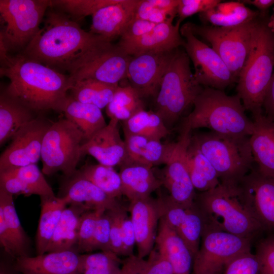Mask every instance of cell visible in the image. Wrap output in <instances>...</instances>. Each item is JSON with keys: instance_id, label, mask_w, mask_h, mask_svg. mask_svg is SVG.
Masks as SVG:
<instances>
[{"instance_id": "7", "label": "cell", "mask_w": 274, "mask_h": 274, "mask_svg": "<svg viewBox=\"0 0 274 274\" xmlns=\"http://www.w3.org/2000/svg\"><path fill=\"white\" fill-rule=\"evenodd\" d=\"M249 137L237 138L212 131L191 135L216 170L220 182L238 183L254 167Z\"/></svg>"}, {"instance_id": "9", "label": "cell", "mask_w": 274, "mask_h": 274, "mask_svg": "<svg viewBox=\"0 0 274 274\" xmlns=\"http://www.w3.org/2000/svg\"><path fill=\"white\" fill-rule=\"evenodd\" d=\"M84 141L82 132L65 118L52 122L43 140L42 173L51 175L61 172L65 177L73 175L82 158L81 147Z\"/></svg>"}, {"instance_id": "15", "label": "cell", "mask_w": 274, "mask_h": 274, "mask_svg": "<svg viewBox=\"0 0 274 274\" xmlns=\"http://www.w3.org/2000/svg\"><path fill=\"white\" fill-rule=\"evenodd\" d=\"M176 50L131 56L126 78L141 97L158 93L162 78Z\"/></svg>"}, {"instance_id": "51", "label": "cell", "mask_w": 274, "mask_h": 274, "mask_svg": "<svg viewBox=\"0 0 274 274\" xmlns=\"http://www.w3.org/2000/svg\"><path fill=\"white\" fill-rule=\"evenodd\" d=\"M127 210L123 214L122 223V239L123 245V256L129 257L133 255V249L136 245L135 236L133 225Z\"/></svg>"}, {"instance_id": "20", "label": "cell", "mask_w": 274, "mask_h": 274, "mask_svg": "<svg viewBox=\"0 0 274 274\" xmlns=\"http://www.w3.org/2000/svg\"><path fill=\"white\" fill-rule=\"evenodd\" d=\"M14 268L21 274H81V254L71 250L21 256Z\"/></svg>"}, {"instance_id": "33", "label": "cell", "mask_w": 274, "mask_h": 274, "mask_svg": "<svg viewBox=\"0 0 274 274\" xmlns=\"http://www.w3.org/2000/svg\"><path fill=\"white\" fill-rule=\"evenodd\" d=\"M188 172L195 190L208 191L220 183L218 175L197 145L191 140L186 152Z\"/></svg>"}, {"instance_id": "27", "label": "cell", "mask_w": 274, "mask_h": 274, "mask_svg": "<svg viewBox=\"0 0 274 274\" xmlns=\"http://www.w3.org/2000/svg\"><path fill=\"white\" fill-rule=\"evenodd\" d=\"M123 195L129 201L145 198L162 185V183L154 174L152 167L131 164L121 167L119 173Z\"/></svg>"}, {"instance_id": "19", "label": "cell", "mask_w": 274, "mask_h": 274, "mask_svg": "<svg viewBox=\"0 0 274 274\" xmlns=\"http://www.w3.org/2000/svg\"><path fill=\"white\" fill-rule=\"evenodd\" d=\"M128 211L135 233L137 256L145 258L155 244L160 218L157 200L150 196L131 201Z\"/></svg>"}, {"instance_id": "4", "label": "cell", "mask_w": 274, "mask_h": 274, "mask_svg": "<svg viewBox=\"0 0 274 274\" xmlns=\"http://www.w3.org/2000/svg\"><path fill=\"white\" fill-rule=\"evenodd\" d=\"M193 111L183 119L180 130L192 131L207 128L220 134L250 136L254 123L246 115L239 96L226 95L222 90L204 87L194 100Z\"/></svg>"}, {"instance_id": "48", "label": "cell", "mask_w": 274, "mask_h": 274, "mask_svg": "<svg viewBox=\"0 0 274 274\" xmlns=\"http://www.w3.org/2000/svg\"><path fill=\"white\" fill-rule=\"evenodd\" d=\"M221 2L219 0H179L177 8L178 21L181 23L188 17L213 9Z\"/></svg>"}, {"instance_id": "35", "label": "cell", "mask_w": 274, "mask_h": 274, "mask_svg": "<svg viewBox=\"0 0 274 274\" xmlns=\"http://www.w3.org/2000/svg\"><path fill=\"white\" fill-rule=\"evenodd\" d=\"M122 123L124 133L161 141L170 133L169 128L157 113L144 109Z\"/></svg>"}, {"instance_id": "42", "label": "cell", "mask_w": 274, "mask_h": 274, "mask_svg": "<svg viewBox=\"0 0 274 274\" xmlns=\"http://www.w3.org/2000/svg\"><path fill=\"white\" fill-rule=\"evenodd\" d=\"M9 170H12L21 180L31 195H38L40 198L55 196L52 187L45 179L44 174L36 164Z\"/></svg>"}, {"instance_id": "34", "label": "cell", "mask_w": 274, "mask_h": 274, "mask_svg": "<svg viewBox=\"0 0 274 274\" xmlns=\"http://www.w3.org/2000/svg\"><path fill=\"white\" fill-rule=\"evenodd\" d=\"M0 211L3 213L12 245L15 259L28 253L29 239L20 222L13 196L0 189Z\"/></svg>"}, {"instance_id": "6", "label": "cell", "mask_w": 274, "mask_h": 274, "mask_svg": "<svg viewBox=\"0 0 274 274\" xmlns=\"http://www.w3.org/2000/svg\"><path fill=\"white\" fill-rule=\"evenodd\" d=\"M203 89L194 79L188 55L178 48L162 78L155 112L168 128L193 105Z\"/></svg>"}, {"instance_id": "45", "label": "cell", "mask_w": 274, "mask_h": 274, "mask_svg": "<svg viewBox=\"0 0 274 274\" xmlns=\"http://www.w3.org/2000/svg\"><path fill=\"white\" fill-rule=\"evenodd\" d=\"M111 221L108 210L102 211L98 217L93 238L90 248V252L95 250H111Z\"/></svg>"}, {"instance_id": "22", "label": "cell", "mask_w": 274, "mask_h": 274, "mask_svg": "<svg viewBox=\"0 0 274 274\" xmlns=\"http://www.w3.org/2000/svg\"><path fill=\"white\" fill-rule=\"evenodd\" d=\"M173 19L156 24L148 33L141 37L118 44L129 55L134 56L146 52L171 51L184 46L185 41L181 37L180 25Z\"/></svg>"}, {"instance_id": "24", "label": "cell", "mask_w": 274, "mask_h": 274, "mask_svg": "<svg viewBox=\"0 0 274 274\" xmlns=\"http://www.w3.org/2000/svg\"><path fill=\"white\" fill-rule=\"evenodd\" d=\"M253 116L249 143L255 166L261 174L274 177V121L263 112Z\"/></svg>"}, {"instance_id": "21", "label": "cell", "mask_w": 274, "mask_h": 274, "mask_svg": "<svg viewBox=\"0 0 274 274\" xmlns=\"http://www.w3.org/2000/svg\"><path fill=\"white\" fill-rule=\"evenodd\" d=\"M58 197L63 198L67 205L80 206L89 211L111 210L120 204L117 199L109 196L77 170L66 177Z\"/></svg>"}, {"instance_id": "50", "label": "cell", "mask_w": 274, "mask_h": 274, "mask_svg": "<svg viewBox=\"0 0 274 274\" xmlns=\"http://www.w3.org/2000/svg\"><path fill=\"white\" fill-rule=\"evenodd\" d=\"M155 25V24L149 21L134 17L122 32L120 42L138 39L150 31Z\"/></svg>"}, {"instance_id": "26", "label": "cell", "mask_w": 274, "mask_h": 274, "mask_svg": "<svg viewBox=\"0 0 274 274\" xmlns=\"http://www.w3.org/2000/svg\"><path fill=\"white\" fill-rule=\"evenodd\" d=\"M124 134L127 152V160L124 166L138 164L153 167L165 164L172 143L163 144L161 141L141 135Z\"/></svg>"}, {"instance_id": "17", "label": "cell", "mask_w": 274, "mask_h": 274, "mask_svg": "<svg viewBox=\"0 0 274 274\" xmlns=\"http://www.w3.org/2000/svg\"><path fill=\"white\" fill-rule=\"evenodd\" d=\"M247 206L263 231L274 234V177L254 167L239 182Z\"/></svg>"}, {"instance_id": "16", "label": "cell", "mask_w": 274, "mask_h": 274, "mask_svg": "<svg viewBox=\"0 0 274 274\" xmlns=\"http://www.w3.org/2000/svg\"><path fill=\"white\" fill-rule=\"evenodd\" d=\"M131 56L118 44L108 43L96 52L82 67L70 75L74 81L91 79L102 83L118 85L126 78Z\"/></svg>"}, {"instance_id": "36", "label": "cell", "mask_w": 274, "mask_h": 274, "mask_svg": "<svg viewBox=\"0 0 274 274\" xmlns=\"http://www.w3.org/2000/svg\"><path fill=\"white\" fill-rule=\"evenodd\" d=\"M118 85L85 79L74 82L70 96L81 102L95 106L101 110L112 100Z\"/></svg>"}, {"instance_id": "47", "label": "cell", "mask_w": 274, "mask_h": 274, "mask_svg": "<svg viewBox=\"0 0 274 274\" xmlns=\"http://www.w3.org/2000/svg\"><path fill=\"white\" fill-rule=\"evenodd\" d=\"M126 210L120 204L108 210L111 221V250L119 256H123L121 223Z\"/></svg>"}, {"instance_id": "29", "label": "cell", "mask_w": 274, "mask_h": 274, "mask_svg": "<svg viewBox=\"0 0 274 274\" xmlns=\"http://www.w3.org/2000/svg\"><path fill=\"white\" fill-rule=\"evenodd\" d=\"M62 112L65 118L74 123L82 132L84 141L91 138L107 125L100 109L93 105L76 100L70 96Z\"/></svg>"}, {"instance_id": "38", "label": "cell", "mask_w": 274, "mask_h": 274, "mask_svg": "<svg viewBox=\"0 0 274 274\" xmlns=\"http://www.w3.org/2000/svg\"><path fill=\"white\" fill-rule=\"evenodd\" d=\"M106 113L111 119L124 121L144 109L141 97L130 85L118 86L112 100L106 107Z\"/></svg>"}, {"instance_id": "44", "label": "cell", "mask_w": 274, "mask_h": 274, "mask_svg": "<svg viewBox=\"0 0 274 274\" xmlns=\"http://www.w3.org/2000/svg\"><path fill=\"white\" fill-rule=\"evenodd\" d=\"M255 255L259 266V274H274V234H269L258 241Z\"/></svg>"}, {"instance_id": "49", "label": "cell", "mask_w": 274, "mask_h": 274, "mask_svg": "<svg viewBox=\"0 0 274 274\" xmlns=\"http://www.w3.org/2000/svg\"><path fill=\"white\" fill-rule=\"evenodd\" d=\"M0 189L13 196L31 195L24 183L12 170L0 171Z\"/></svg>"}, {"instance_id": "40", "label": "cell", "mask_w": 274, "mask_h": 274, "mask_svg": "<svg viewBox=\"0 0 274 274\" xmlns=\"http://www.w3.org/2000/svg\"><path fill=\"white\" fill-rule=\"evenodd\" d=\"M122 261L111 251L81 254V274H122Z\"/></svg>"}, {"instance_id": "54", "label": "cell", "mask_w": 274, "mask_h": 274, "mask_svg": "<svg viewBox=\"0 0 274 274\" xmlns=\"http://www.w3.org/2000/svg\"><path fill=\"white\" fill-rule=\"evenodd\" d=\"M241 2L244 4L254 6L262 13H267L269 8L274 5V0H244Z\"/></svg>"}, {"instance_id": "32", "label": "cell", "mask_w": 274, "mask_h": 274, "mask_svg": "<svg viewBox=\"0 0 274 274\" xmlns=\"http://www.w3.org/2000/svg\"><path fill=\"white\" fill-rule=\"evenodd\" d=\"M32 111L5 93L0 96V145L3 146L34 119Z\"/></svg>"}, {"instance_id": "31", "label": "cell", "mask_w": 274, "mask_h": 274, "mask_svg": "<svg viewBox=\"0 0 274 274\" xmlns=\"http://www.w3.org/2000/svg\"><path fill=\"white\" fill-rule=\"evenodd\" d=\"M260 13L250 9L241 1L220 2L215 7L199 13L200 19L213 26L229 27L239 25L258 17Z\"/></svg>"}, {"instance_id": "58", "label": "cell", "mask_w": 274, "mask_h": 274, "mask_svg": "<svg viewBox=\"0 0 274 274\" xmlns=\"http://www.w3.org/2000/svg\"><path fill=\"white\" fill-rule=\"evenodd\" d=\"M12 274H14V273H12Z\"/></svg>"}, {"instance_id": "25", "label": "cell", "mask_w": 274, "mask_h": 274, "mask_svg": "<svg viewBox=\"0 0 274 274\" xmlns=\"http://www.w3.org/2000/svg\"><path fill=\"white\" fill-rule=\"evenodd\" d=\"M156 249L169 261L173 274H191L193 258L176 231L160 218L155 242Z\"/></svg>"}, {"instance_id": "37", "label": "cell", "mask_w": 274, "mask_h": 274, "mask_svg": "<svg viewBox=\"0 0 274 274\" xmlns=\"http://www.w3.org/2000/svg\"><path fill=\"white\" fill-rule=\"evenodd\" d=\"M77 171L109 196L117 199L123 195L120 174L113 167L100 163H86Z\"/></svg>"}, {"instance_id": "14", "label": "cell", "mask_w": 274, "mask_h": 274, "mask_svg": "<svg viewBox=\"0 0 274 274\" xmlns=\"http://www.w3.org/2000/svg\"><path fill=\"white\" fill-rule=\"evenodd\" d=\"M52 123L38 117L23 126L2 153L0 171L36 164L41 159L45 134Z\"/></svg>"}, {"instance_id": "2", "label": "cell", "mask_w": 274, "mask_h": 274, "mask_svg": "<svg viewBox=\"0 0 274 274\" xmlns=\"http://www.w3.org/2000/svg\"><path fill=\"white\" fill-rule=\"evenodd\" d=\"M1 75L10 83L5 94L32 112H62L74 81L65 75L22 54L1 59Z\"/></svg>"}, {"instance_id": "43", "label": "cell", "mask_w": 274, "mask_h": 274, "mask_svg": "<svg viewBox=\"0 0 274 274\" xmlns=\"http://www.w3.org/2000/svg\"><path fill=\"white\" fill-rule=\"evenodd\" d=\"M104 210H105L88 211L81 216L76 247V251L79 253L90 252L97 219L100 213Z\"/></svg>"}, {"instance_id": "18", "label": "cell", "mask_w": 274, "mask_h": 274, "mask_svg": "<svg viewBox=\"0 0 274 274\" xmlns=\"http://www.w3.org/2000/svg\"><path fill=\"white\" fill-rule=\"evenodd\" d=\"M119 122L116 119H111L105 127L84 141L81 147L82 158L89 155L106 166H124L127 160V152L125 141L119 132Z\"/></svg>"}, {"instance_id": "53", "label": "cell", "mask_w": 274, "mask_h": 274, "mask_svg": "<svg viewBox=\"0 0 274 274\" xmlns=\"http://www.w3.org/2000/svg\"><path fill=\"white\" fill-rule=\"evenodd\" d=\"M155 9L150 0H140L134 17L148 20Z\"/></svg>"}, {"instance_id": "3", "label": "cell", "mask_w": 274, "mask_h": 274, "mask_svg": "<svg viewBox=\"0 0 274 274\" xmlns=\"http://www.w3.org/2000/svg\"><path fill=\"white\" fill-rule=\"evenodd\" d=\"M195 202L202 214L204 227L251 240L264 232L247 206L239 183L220 182L197 194Z\"/></svg>"}, {"instance_id": "41", "label": "cell", "mask_w": 274, "mask_h": 274, "mask_svg": "<svg viewBox=\"0 0 274 274\" xmlns=\"http://www.w3.org/2000/svg\"><path fill=\"white\" fill-rule=\"evenodd\" d=\"M118 0H55L51 1V7H55L73 19L79 20L92 15L105 6L115 4Z\"/></svg>"}, {"instance_id": "28", "label": "cell", "mask_w": 274, "mask_h": 274, "mask_svg": "<svg viewBox=\"0 0 274 274\" xmlns=\"http://www.w3.org/2000/svg\"><path fill=\"white\" fill-rule=\"evenodd\" d=\"M89 210L70 204L63 211L46 253L76 250L80 218ZM91 211V210H90Z\"/></svg>"}, {"instance_id": "13", "label": "cell", "mask_w": 274, "mask_h": 274, "mask_svg": "<svg viewBox=\"0 0 274 274\" xmlns=\"http://www.w3.org/2000/svg\"><path fill=\"white\" fill-rule=\"evenodd\" d=\"M191 135V131L181 130L178 140L172 142L163 174L160 178L170 197L184 206L193 204L197 194L186 162V152Z\"/></svg>"}, {"instance_id": "10", "label": "cell", "mask_w": 274, "mask_h": 274, "mask_svg": "<svg viewBox=\"0 0 274 274\" xmlns=\"http://www.w3.org/2000/svg\"><path fill=\"white\" fill-rule=\"evenodd\" d=\"M261 14L238 26L221 27L188 22L192 32L209 42L232 74L236 82L249 54Z\"/></svg>"}, {"instance_id": "55", "label": "cell", "mask_w": 274, "mask_h": 274, "mask_svg": "<svg viewBox=\"0 0 274 274\" xmlns=\"http://www.w3.org/2000/svg\"><path fill=\"white\" fill-rule=\"evenodd\" d=\"M268 26L274 35V8L272 14L269 17Z\"/></svg>"}, {"instance_id": "1", "label": "cell", "mask_w": 274, "mask_h": 274, "mask_svg": "<svg viewBox=\"0 0 274 274\" xmlns=\"http://www.w3.org/2000/svg\"><path fill=\"white\" fill-rule=\"evenodd\" d=\"M43 27L24 48L22 54L60 73L72 75L111 41L86 31L61 11H50Z\"/></svg>"}, {"instance_id": "56", "label": "cell", "mask_w": 274, "mask_h": 274, "mask_svg": "<svg viewBox=\"0 0 274 274\" xmlns=\"http://www.w3.org/2000/svg\"><path fill=\"white\" fill-rule=\"evenodd\" d=\"M10 271L5 268L3 266H1L0 274H12Z\"/></svg>"}, {"instance_id": "39", "label": "cell", "mask_w": 274, "mask_h": 274, "mask_svg": "<svg viewBox=\"0 0 274 274\" xmlns=\"http://www.w3.org/2000/svg\"><path fill=\"white\" fill-rule=\"evenodd\" d=\"M147 259L137 255L127 257L122 261L123 274H173L169 261L158 250L153 249Z\"/></svg>"}, {"instance_id": "30", "label": "cell", "mask_w": 274, "mask_h": 274, "mask_svg": "<svg viewBox=\"0 0 274 274\" xmlns=\"http://www.w3.org/2000/svg\"><path fill=\"white\" fill-rule=\"evenodd\" d=\"M41 198V213L36 237L37 255L46 253L47 248L67 204L58 196Z\"/></svg>"}, {"instance_id": "11", "label": "cell", "mask_w": 274, "mask_h": 274, "mask_svg": "<svg viewBox=\"0 0 274 274\" xmlns=\"http://www.w3.org/2000/svg\"><path fill=\"white\" fill-rule=\"evenodd\" d=\"M251 239L204 227L191 274H221L239 255L251 251Z\"/></svg>"}, {"instance_id": "8", "label": "cell", "mask_w": 274, "mask_h": 274, "mask_svg": "<svg viewBox=\"0 0 274 274\" xmlns=\"http://www.w3.org/2000/svg\"><path fill=\"white\" fill-rule=\"evenodd\" d=\"M48 0H1L0 16L3 24L0 45L7 52L26 47L40 30Z\"/></svg>"}, {"instance_id": "52", "label": "cell", "mask_w": 274, "mask_h": 274, "mask_svg": "<svg viewBox=\"0 0 274 274\" xmlns=\"http://www.w3.org/2000/svg\"><path fill=\"white\" fill-rule=\"evenodd\" d=\"M263 108L264 115L274 121V70L264 96Z\"/></svg>"}, {"instance_id": "23", "label": "cell", "mask_w": 274, "mask_h": 274, "mask_svg": "<svg viewBox=\"0 0 274 274\" xmlns=\"http://www.w3.org/2000/svg\"><path fill=\"white\" fill-rule=\"evenodd\" d=\"M140 0H118L105 6L92 15L90 32L112 41L121 36L134 17Z\"/></svg>"}, {"instance_id": "12", "label": "cell", "mask_w": 274, "mask_h": 274, "mask_svg": "<svg viewBox=\"0 0 274 274\" xmlns=\"http://www.w3.org/2000/svg\"><path fill=\"white\" fill-rule=\"evenodd\" d=\"M180 33L185 39L183 47L192 61L194 77L198 84L223 91L236 82L220 55L196 37L188 22L182 26Z\"/></svg>"}, {"instance_id": "5", "label": "cell", "mask_w": 274, "mask_h": 274, "mask_svg": "<svg viewBox=\"0 0 274 274\" xmlns=\"http://www.w3.org/2000/svg\"><path fill=\"white\" fill-rule=\"evenodd\" d=\"M253 44L239 74L237 94L253 116L262 105L274 70V35L268 26V13H261Z\"/></svg>"}, {"instance_id": "57", "label": "cell", "mask_w": 274, "mask_h": 274, "mask_svg": "<svg viewBox=\"0 0 274 274\" xmlns=\"http://www.w3.org/2000/svg\"><path fill=\"white\" fill-rule=\"evenodd\" d=\"M122 274H123V272H122Z\"/></svg>"}, {"instance_id": "46", "label": "cell", "mask_w": 274, "mask_h": 274, "mask_svg": "<svg viewBox=\"0 0 274 274\" xmlns=\"http://www.w3.org/2000/svg\"><path fill=\"white\" fill-rule=\"evenodd\" d=\"M221 274H259V266L255 254L251 251L232 260Z\"/></svg>"}]
</instances>
